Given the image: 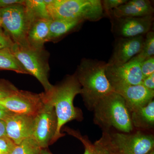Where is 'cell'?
<instances>
[{
    "label": "cell",
    "mask_w": 154,
    "mask_h": 154,
    "mask_svg": "<svg viewBox=\"0 0 154 154\" xmlns=\"http://www.w3.org/2000/svg\"><path fill=\"white\" fill-rule=\"evenodd\" d=\"M51 19L40 18L34 19L30 22L27 40L30 47L42 49L44 44L48 40Z\"/></svg>",
    "instance_id": "obj_16"
},
{
    "label": "cell",
    "mask_w": 154,
    "mask_h": 154,
    "mask_svg": "<svg viewBox=\"0 0 154 154\" xmlns=\"http://www.w3.org/2000/svg\"><path fill=\"white\" fill-rule=\"evenodd\" d=\"M146 154H154V149H153L150 151L149 152H148L147 153H146Z\"/></svg>",
    "instance_id": "obj_33"
},
{
    "label": "cell",
    "mask_w": 154,
    "mask_h": 154,
    "mask_svg": "<svg viewBox=\"0 0 154 154\" xmlns=\"http://www.w3.org/2000/svg\"><path fill=\"white\" fill-rule=\"evenodd\" d=\"M154 8L148 0H131L121 5L108 14L110 18L141 17L152 16Z\"/></svg>",
    "instance_id": "obj_15"
},
{
    "label": "cell",
    "mask_w": 154,
    "mask_h": 154,
    "mask_svg": "<svg viewBox=\"0 0 154 154\" xmlns=\"http://www.w3.org/2000/svg\"><path fill=\"white\" fill-rule=\"evenodd\" d=\"M18 90L8 81L0 80V100L11 96Z\"/></svg>",
    "instance_id": "obj_23"
},
{
    "label": "cell",
    "mask_w": 154,
    "mask_h": 154,
    "mask_svg": "<svg viewBox=\"0 0 154 154\" xmlns=\"http://www.w3.org/2000/svg\"><path fill=\"white\" fill-rule=\"evenodd\" d=\"M141 71L143 79L154 73V57L144 60L141 63Z\"/></svg>",
    "instance_id": "obj_24"
},
{
    "label": "cell",
    "mask_w": 154,
    "mask_h": 154,
    "mask_svg": "<svg viewBox=\"0 0 154 154\" xmlns=\"http://www.w3.org/2000/svg\"><path fill=\"white\" fill-rule=\"evenodd\" d=\"M106 65L104 62L84 58L75 73L82 87L81 95L89 110H93L100 100L114 92L106 75Z\"/></svg>",
    "instance_id": "obj_2"
},
{
    "label": "cell",
    "mask_w": 154,
    "mask_h": 154,
    "mask_svg": "<svg viewBox=\"0 0 154 154\" xmlns=\"http://www.w3.org/2000/svg\"><path fill=\"white\" fill-rule=\"evenodd\" d=\"M144 42L141 51L138 54L131 59L137 60L141 63L144 60L154 57V33L150 30L146 34Z\"/></svg>",
    "instance_id": "obj_22"
},
{
    "label": "cell",
    "mask_w": 154,
    "mask_h": 154,
    "mask_svg": "<svg viewBox=\"0 0 154 154\" xmlns=\"http://www.w3.org/2000/svg\"><path fill=\"white\" fill-rule=\"evenodd\" d=\"M11 49L28 73L35 77L40 82L44 88L45 92L50 91L53 85L48 79L49 53L44 48L36 49L16 43Z\"/></svg>",
    "instance_id": "obj_6"
},
{
    "label": "cell",
    "mask_w": 154,
    "mask_h": 154,
    "mask_svg": "<svg viewBox=\"0 0 154 154\" xmlns=\"http://www.w3.org/2000/svg\"><path fill=\"white\" fill-rule=\"evenodd\" d=\"M29 26L24 5L0 9V27L16 44L29 46L27 40Z\"/></svg>",
    "instance_id": "obj_7"
},
{
    "label": "cell",
    "mask_w": 154,
    "mask_h": 154,
    "mask_svg": "<svg viewBox=\"0 0 154 154\" xmlns=\"http://www.w3.org/2000/svg\"><path fill=\"white\" fill-rule=\"evenodd\" d=\"M14 43L8 34L0 27V50L11 48Z\"/></svg>",
    "instance_id": "obj_27"
},
{
    "label": "cell",
    "mask_w": 154,
    "mask_h": 154,
    "mask_svg": "<svg viewBox=\"0 0 154 154\" xmlns=\"http://www.w3.org/2000/svg\"><path fill=\"white\" fill-rule=\"evenodd\" d=\"M0 69L13 71L17 73L29 74L14 55L11 48L0 50Z\"/></svg>",
    "instance_id": "obj_19"
},
{
    "label": "cell",
    "mask_w": 154,
    "mask_h": 154,
    "mask_svg": "<svg viewBox=\"0 0 154 154\" xmlns=\"http://www.w3.org/2000/svg\"><path fill=\"white\" fill-rule=\"evenodd\" d=\"M106 154H146L154 149V137L138 131L134 133L103 131L94 143Z\"/></svg>",
    "instance_id": "obj_4"
},
{
    "label": "cell",
    "mask_w": 154,
    "mask_h": 154,
    "mask_svg": "<svg viewBox=\"0 0 154 154\" xmlns=\"http://www.w3.org/2000/svg\"><path fill=\"white\" fill-rule=\"evenodd\" d=\"M40 154H52L50 152L46 150L45 149H42L41 150V153H40Z\"/></svg>",
    "instance_id": "obj_32"
},
{
    "label": "cell",
    "mask_w": 154,
    "mask_h": 154,
    "mask_svg": "<svg viewBox=\"0 0 154 154\" xmlns=\"http://www.w3.org/2000/svg\"><path fill=\"white\" fill-rule=\"evenodd\" d=\"M101 152H102V153H103V154H105V153H103V152H102V151H101Z\"/></svg>",
    "instance_id": "obj_34"
},
{
    "label": "cell",
    "mask_w": 154,
    "mask_h": 154,
    "mask_svg": "<svg viewBox=\"0 0 154 154\" xmlns=\"http://www.w3.org/2000/svg\"><path fill=\"white\" fill-rule=\"evenodd\" d=\"M24 6L29 24L34 19H51L45 0H25Z\"/></svg>",
    "instance_id": "obj_20"
},
{
    "label": "cell",
    "mask_w": 154,
    "mask_h": 154,
    "mask_svg": "<svg viewBox=\"0 0 154 154\" xmlns=\"http://www.w3.org/2000/svg\"><path fill=\"white\" fill-rule=\"evenodd\" d=\"M13 113H14L10 112L8 110H7L5 107L0 105V120L4 121L7 117Z\"/></svg>",
    "instance_id": "obj_30"
},
{
    "label": "cell",
    "mask_w": 154,
    "mask_h": 154,
    "mask_svg": "<svg viewBox=\"0 0 154 154\" xmlns=\"http://www.w3.org/2000/svg\"><path fill=\"white\" fill-rule=\"evenodd\" d=\"M111 19L112 30L119 38H131L145 35L150 31L154 20L153 15Z\"/></svg>",
    "instance_id": "obj_11"
},
{
    "label": "cell",
    "mask_w": 154,
    "mask_h": 154,
    "mask_svg": "<svg viewBox=\"0 0 154 154\" xmlns=\"http://www.w3.org/2000/svg\"><path fill=\"white\" fill-rule=\"evenodd\" d=\"M85 21L80 19H51L48 42L57 40L75 29Z\"/></svg>",
    "instance_id": "obj_18"
},
{
    "label": "cell",
    "mask_w": 154,
    "mask_h": 154,
    "mask_svg": "<svg viewBox=\"0 0 154 154\" xmlns=\"http://www.w3.org/2000/svg\"><path fill=\"white\" fill-rule=\"evenodd\" d=\"M25 0H0V9L6 8L18 5H24Z\"/></svg>",
    "instance_id": "obj_28"
},
{
    "label": "cell",
    "mask_w": 154,
    "mask_h": 154,
    "mask_svg": "<svg viewBox=\"0 0 154 154\" xmlns=\"http://www.w3.org/2000/svg\"><path fill=\"white\" fill-rule=\"evenodd\" d=\"M113 91L124 99L131 113L147 105L153 100L154 91H150L142 84L136 85H119L112 87Z\"/></svg>",
    "instance_id": "obj_14"
},
{
    "label": "cell",
    "mask_w": 154,
    "mask_h": 154,
    "mask_svg": "<svg viewBox=\"0 0 154 154\" xmlns=\"http://www.w3.org/2000/svg\"><path fill=\"white\" fill-rule=\"evenodd\" d=\"M16 145L7 136L0 137V154H9Z\"/></svg>",
    "instance_id": "obj_25"
},
{
    "label": "cell",
    "mask_w": 154,
    "mask_h": 154,
    "mask_svg": "<svg viewBox=\"0 0 154 154\" xmlns=\"http://www.w3.org/2000/svg\"><path fill=\"white\" fill-rule=\"evenodd\" d=\"M127 2L126 0H105L102 1V3L104 12L108 15L111 11Z\"/></svg>",
    "instance_id": "obj_26"
},
{
    "label": "cell",
    "mask_w": 154,
    "mask_h": 154,
    "mask_svg": "<svg viewBox=\"0 0 154 154\" xmlns=\"http://www.w3.org/2000/svg\"><path fill=\"white\" fill-rule=\"evenodd\" d=\"M93 110L94 123L103 131L112 128L126 133L133 131L131 113L124 99L114 91L100 100Z\"/></svg>",
    "instance_id": "obj_3"
},
{
    "label": "cell",
    "mask_w": 154,
    "mask_h": 154,
    "mask_svg": "<svg viewBox=\"0 0 154 154\" xmlns=\"http://www.w3.org/2000/svg\"><path fill=\"white\" fill-rule=\"evenodd\" d=\"M81 94L82 87L75 74L68 76L58 85H53L50 91L43 92L45 100L54 107L57 118V128L52 143L63 136L61 129L65 124L82 119V111L73 104L75 96Z\"/></svg>",
    "instance_id": "obj_1"
},
{
    "label": "cell",
    "mask_w": 154,
    "mask_h": 154,
    "mask_svg": "<svg viewBox=\"0 0 154 154\" xmlns=\"http://www.w3.org/2000/svg\"><path fill=\"white\" fill-rule=\"evenodd\" d=\"M6 136L5 122L4 120H0V137Z\"/></svg>",
    "instance_id": "obj_31"
},
{
    "label": "cell",
    "mask_w": 154,
    "mask_h": 154,
    "mask_svg": "<svg viewBox=\"0 0 154 154\" xmlns=\"http://www.w3.org/2000/svg\"><path fill=\"white\" fill-rule=\"evenodd\" d=\"M141 84L148 90L154 91V73L143 79Z\"/></svg>",
    "instance_id": "obj_29"
},
{
    "label": "cell",
    "mask_w": 154,
    "mask_h": 154,
    "mask_svg": "<svg viewBox=\"0 0 154 154\" xmlns=\"http://www.w3.org/2000/svg\"><path fill=\"white\" fill-rule=\"evenodd\" d=\"M45 103L43 93L34 94L19 90L0 100V105L12 113L34 117L41 110Z\"/></svg>",
    "instance_id": "obj_8"
},
{
    "label": "cell",
    "mask_w": 154,
    "mask_h": 154,
    "mask_svg": "<svg viewBox=\"0 0 154 154\" xmlns=\"http://www.w3.org/2000/svg\"><path fill=\"white\" fill-rule=\"evenodd\" d=\"M134 128L142 130H149L154 126V101L131 113Z\"/></svg>",
    "instance_id": "obj_17"
},
{
    "label": "cell",
    "mask_w": 154,
    "mask_h": 154,
    "mask_svg": "<svg viewBox=\"0 0 154 154\" xmlns=\"http://www.w3.org/2000/svg\"><path fill=\"white\" fill-rule=\"evenodd\" d=\"M143 36L119 38L116 42L113 54L107 64L119 66L129 61L140 52L144 42Z\"/></svg>",
    "instance_id": "obj_12"
},
{
    "label": "cell",
    "mask_w": 154,
    "mask_h": 154,
    "mask_svg": "<svg viewBox=\"0 0 154 154\" xmlns=\"http://www.w3.org/2000/svg\"><path fill=\"white\" fill-rule=\"evenodd\" d=\"M45 102L44 106L34 117L32 135L43 149L52 143L57 128V118L54 107L45 100Z\"/></svg>",
    "instance_id": "obj_9"
},
{
    "label": "cell",
    "mask_w": 154,
    "mask_h": 154,
    "mask_svg": "<svg viewBox=\"0 0 154 154\" xmlns=\"http://www.w3.org/2000/svg\"><path fill=\"white\" fill-rule=\"evenodd\" d=\"M51 19H80L96 22L104 15L100 0H45Z\"/></svg>",
    "instance_id": "obj_5"
},
{
    "label": "cell",
    "mask_w": 154,
    "mask_h": 154,
    "mask_svg": "<svg viewBox=\"0 0 154 154\" xmlns=\"http://www.w3.org/2000/svg\"><path fill=\"white\" fill-rule=\"evenodd\" d=\"M141 63L131 59L121 65H108L107 63L105 73L112 87L141 84L143 78L141 71Z\"/></svg>",
    "instance_id": "obj_10"
},
{
    "label": "cell",
    "mask_w": 154,
    "mask_h": 154,
    "mask_svg": "<svg viewBox=\"0 0 154 154\" xmlns=\"http://www.w3.org/2000/svg\"><path fill=\"white\" fill-rule=\"evenodd\" d=\"M34 116L13 113L4 120L6 136L18 145L33 135Z\"/></svg>",
    "instance_id": "obj_13"
},
{
    "label": "cell",
    "mask_w": 154,
    "mask_h": 154,
    "mask_svg": "<svg viewBox=\"0 0 154 154\" xmlns=\"http://www.w3.org/2000/svg\"><path fill=\"white\" fill-rule=\"evenodd\" d=\"M42 149L32 136L16 145L9 154H40Z\"/></svg>",
    "instance_id": "obj_21"
}]
</instances>
